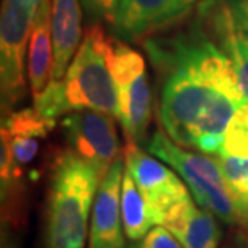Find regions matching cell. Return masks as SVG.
<instances>
[{"instance_id":"obj_1","label":"cell","mask_w":248,"mask_h":248,"mask_svg":"<svg viewBox=\"0 0 248 248\" xmlns=\"http://www.w3.org/2000/svg\"><path fill=\"white\" fill-rule=\"evenodd\" d=\"M161 79L160 121L168 137L203 153L219 152L227 124L245 97L235 69L211 29L152 37L143 44Z\"/></svg>"},{"instance_id":"obj_2","label":"cell","mask_w":248,"mask_h":248,"mask_svg":"<svg viewBox=\"0 0 248 248\" xmlns=\"http://www.w3.org/2000/svg\"><path fill=\"white\" fill-rule=\"evenodd\" d=\"M102 179L69 148L57 153L47 188L44 248H86L89 215Z\"/></svg>"},{"instance_id":"obj_3","label":"cell","mask_w":248,"mask_h":248,"mask_svg":"<svg viewBox=\"0 0 248 248\" xmlns=\"http://www.w3.org/2000/svg\"><path fill=\"white\" fill-rule=\"evenodd\" d=\"M113 39L100 24H92L60 81L68 113L93 110L118 118V95L110 68Z\"/></svg>"},{"instance_id":"obj_4","label":"cell","mask_w":248,"mask_h":248,"mask_svg":"<svg viewBox=\"0 0 248 248\" xmlns=\"http://www.w3.org/2000/svg\"><path fill=\"white\" fill-rule=\"evenodd\" d=\"M150 155L174 168L182 181L187 182L198 205L211 211L226 224L237 226V213L219 163L206 155L186 150L168 137L166 132L158 131L147 142Z\"/></svg>"},{"instance_id":"obj_5","label":"cell","mask_w":248,"mask_h":248,"mask_svg":"<svg viewBox=\"0 0 248 248\" xmlns=\"http://www.w3.org/2000/svg\"><path fill=\"white\" fill-rule=\"evenodd\" d=\"M42 2V0H41ZM39 0H3L0 15V89L2 116L13 111L26 92L24 57Z\"/></svg>"},{"instance_id":"obj_6","label":"cell","mask_w":248,"mask_h":248,"mask_svg":"<svg viewBox=\"0 0 248 248\" xmlns=\"http://www.w3.org/2000/svg\"><path fill=\"white\" fill-rule=\"evenodd\" d=\"M110 68L118 95V120L127 142H145L152 116V92L148 86L145 60L139 52L118 39H113Z\"/></svg>"},{"instance_id":"obj_7","label":"cell","mask_w":248,"mask_h":248,"mask_svg":"<svg viewBox=\"0 0 248 248\" xmlns=\"http://www.w3.org/2000/svg\"><path fill=\"white\" fill-rule=\"evenodd\" d=\"M124 163L147 203L153 226H163L172 206L190 195L184 182L174 171L145 153L137 143H126Z\"/></svg>"},{"instance_id":"obj_8","label":"cell","mask_w":248,"mask_h":248,"mask_svg":"<svg viewBox=\"0 0 248 248\" xmlns=\"http://www.w3.org/2000/svg\"><path fill=\"white\" fill-rule=\"evenodd\" d=\"M62 127L68 148L95 168L102 177L120 155V139L113 116L79 110L63 116Z\"/></svg>"},{"instance_id":"obj_9","label":"cell","mask_w":248,"mask_h":248,"mask_svg":"<svg viewBox=\"0 0 248 248\" xmlns=\"http://www.w3.org/2000/svg\"><path fill=\"white\" fill-rule=\"evenodd\" d=\"M126 168L118 158L108 168L98 186L92 206L89 248H124L121 217V186Z\"/></svg>"},{"instance_id":"obj_10","label":"cell","mask_w":248,"mask_h":248,"mask_svg":"<svg viewBox=\"0 0 248 248\" xmlns=\"http://www.w3.org/2000/svg\"><path fill=\"white\" fill-rule=\"evenodd\" d=\"M198 0H121L113 29L120 37L142 39L177 21Z\"/></svg>"},{"instance_id":"obj_11","label":"cell","mask_w":248,"mask_h":248,"mask_svg":"<svg viewBox=\"0 0 248 248\" xmlns=\"http://www.w3.org/2000/svg\"><path fill=\"white\" fill-rule=\"evenodd\" d=\"M200 10L213 36L232 62L245 102L248 103V32L237 23L231 5L206 2Z\"/></svg>"},{"instance_id":"obj_12","label":"cell","mask_w":248,"mask_h":248,"mask_svg":"<svg viewBox=\"0 0 248 248\" xmlns=\"http://www.w3.org/2000/svg\"><path fill=\"white\" fill-rule=\"evenodd\" d=\"M216 217L211 211L198 208L188 195L172 206L163 226L184 248H219L222 231Z\"/></svg>"},{"instance_id":"obj_13","label":"cell","mask_w":248,"mask_h":248,"mask_svg":"<svg viewBox=\"0 0 248 248\" xmlns=\"http://www.w3.org/2000/svg\"><path fill=\"white\" fill-rule=\"evenodd\" d=\"M55 127L34 108L13 110L2 116V132L7 136L16 165L24 170L36 160L41 142Z\"/></svg>"},{"instance_id":"obj_14","label":"cell","mask_w":248,"mask_h":248,"mask_svg":"<svg viewBox=\"0 0 248 248\" xmlns=\"http://www.w3.org/2000/svg\"><path fill=\"white\" fill-rule=\"evenodd\" d=\"M53 71V37H52V2L42 0L32 23L28 47V79L32 95L46 91Z\"/></svg>"},{"instance_id":"obj_15","label":"cell","mask_w":248,"mask_h":248,"mask_svg":"<svg viewBox=\"0 0 248 248\" xmlns=\"http://www.w3.org/2000/svg\"><path fill=\"white\" fill-rule=\"evenodd\" d=\"M0 181H2V224L19 227L24 215L23 170L16 165L10 142L0 132Z\"/></svg>"},{"instance_id":"obj_16","label":"cell","mask_w":248,"mask_h":248,"mask_svg":"<svg viewBox=\"0 0 248 248\" xmlns=\"http://www.w3.org/2000/svg\"><path fill=\"white\" fill-rule=\"evenodd\" d=\"M121 217L124 234L131 242L140 240L153 226L147 203L127 170H124L121 186Z\"/></svg>"},{"instance_id":"obj_17","label":"cell","mask_w":248,"mask_h":248,"mask_svg":"<svg viewBox=\"0 0 248 248\" xmlns=\"http://www.w3.org/2000/svg\"><path fill=\"white\" fill-rule=\"evenodd\" d=\"M237 213V226L248 231V158L216 155Z\"/></svg>"},{"instance_id":"obj_18","label":"cell","mask_w":248,"mask_h":248,"mask_svg":"<svg viewBox=\"0 0 248 248\" xmlns=\"http://www.w3.org/2000/svg\"><path fill=\"white\" fill-rule=\"evenodd\" d=\"M216 155L248 158V103L242 105L227 124L222 145Z\"/></svg>"},{"instance_id":"obj_19","label":"cell","mask_w":248,"mask_h":248,"mask_svg":"<svg viewBox=\"0 0 248 248\" xmlns=\"http://www.w3.org/2000/svg\"><path fill=\"white\" fill-rule=\"evenodd\" d=\"M79 2L84 13L93 24L98 21H108L113 24L121 0H79Z\"/></svg>"},{"instance_id":"obj_20","label":"cell","mask_w":248,"mask_h":248,"mask_svg":"<svg viewBox=\"0 0 248 248\" xmlns=\"http://www.w3.org/2000/svg\"><path fill=\"white\" fill-rule=\"evenodd\" d=\"M129 248H184L165 226H155Z\"/></svg>"},{"instance_id":"obj_21","label":"cell","mask_w":248,"mask_h":248,"mask_svg":"<svg viewBox=\"0 0 248 248\" xmlns=\"http://www.w3.org/2000/svg\"><path fill=\"white\" fill-rule=\"evenodd\" d=\"M231 8L237 23L248 32V0H231Z\"/></svg>"},{"instance_id":"obj_22","label":"cell","mask_w":248,"mask_h":248,"mask_svg":"<svg viewBox=\"0 0 248 248\" xmlns=\"http://www.w3.org/2000/svg\"><path fill=\"white\" fill-rule=\"evenodd\" d=\"M2 248H18L16 240L13 239L12 232H10V227L8 226H3L2 224Z\"/></svg>"},{"instance_id":"obj_23","label":"cell","mask_w":248,"mask_h":248,"mask_svg":"<svg viewBox=\"0 0 248 248\" xmlns=\"http://www.w3.org/2000/svg\"><path fill=\"white\" fill-rule=\"evenodd\" d=\"M224 248H248V235L247 234L234 235Z\"/></svg>"},{"instance_id":"obj_24","label":"cell","mask_w":248,"mask_h":248,"mask_svg":"<svg viewBox=\"0 0 248 248\" xmlns=\"http://www.w3.org/2000/svg\"><path fill=\"white\" fill-rule=\"evenodd\" d=\"M39 2H41V0H39Z\"/></svg>"}]
</instances>
